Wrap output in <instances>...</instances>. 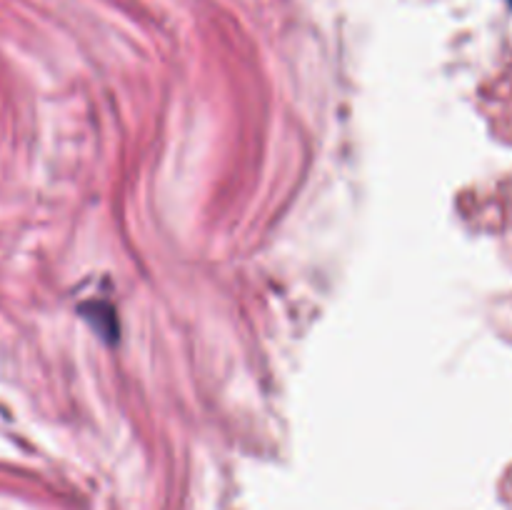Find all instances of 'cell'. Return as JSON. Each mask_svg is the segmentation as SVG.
Returning <instances> with one entry per match:
<instances>
[{"label":"cell","instance_id":"6da1fadb","mask_svg":"<svg viewBox=\"0 0 512 510\" xmlns=\"http://www.w3.org/2000/svg\"><path fill=\"white\" fill-rule=\"evenodd\" d=\"M508 3H510V5H512V0H508Z\"/></svg>","mask_w":512,"mask_h":510}]
</instances>
